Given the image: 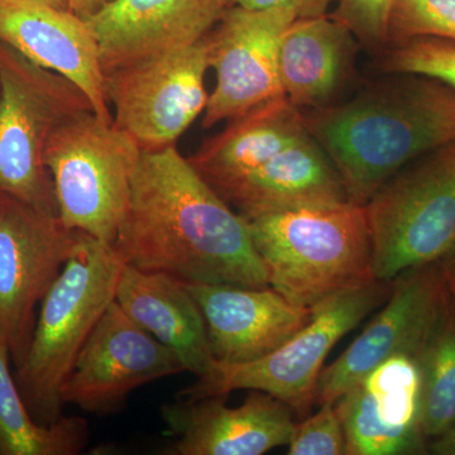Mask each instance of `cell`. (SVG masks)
<instances>
[{"label": "cell", "instance_id": "cell-1", "mask_svg": "<svg viewBox=\"0 0 455 455\" xmlns=\"http://www.w3.org/2000/svg\"><path fill=\"white\" fill-rule=\"evenodd\" d=\"M113 247L125 265L185 283L269 286L247 220L176 145L142 151Z\"/></svg>", "mask_w": 455, "mask_h": 455}, {"label": "cell", "instance_id": "cell-2", "mask_svg": "<svg viewBox=\"0 0 455 455\" xmlns=\"http://www.w3.org/2000/svg\"><path fill=\"white\" fill-rule=\"evenodd\" d=\"M304 114L349 202L362 206L406 164L455 142V89L423 75Z\"/></svg>", "mask_w": 455, "mask_h": 455}, {"label": "cell", "instance_id": "cell-3", "mask_svg": "<svg viewBox=\"0 0 455 455\" xmlns=\"http://www.w3.org/2000/svg\"><path fill=\"white\" fill-rule=\"evenodd\" d=\"M244 220L269 286L293 304L313 309L377 281L364 206H298Z\"/></svg>", "mask_w": 455, "mask_h": 455}, {"label": "cell", "instance_id": "cell-4", "mask_svg": "<svg viewBox=\"0 0 455 455\" xmlns=\"http://www.w3.org/2000/svg\"><path fill=\"white\" fill-rule=\"evenodd\" d=\"M123 266L113 244L82 233L41 301L31 343L14 376L37 423L52 425L64 418L62 386L99 320L116 301Z\"/></svg>", "mask_w": 455, "mask_h": 455}, {"label": "cell", "instance_id": "cell-5", "mask_svg": "<svg viewBox=\"0 0 455 455\" xmlns=\"http://www.w3.org/2000/svg\"><path fill=\"white\" fill-rule=\"evenodd\" d=\"M140 156L142 148L133 137L92 110L60 125L47 143L44 164L61 223L114 244Z\"/></svg>", "mask_w": 455, "mask_h": 455}, {"label": "cell", "instance_id": "cell-6", "mask_svg": "<svg viewBox=\"0 0 455 455\" xmlns=\"http://www.w3.org/2000/svg\"><path fill=\"white\" fill-rule=\"evenodd\" d=\"M88 110L70 80L0 42V191L59 215L44 151L60 125Z\"/></svg>", "mask_w": 455, "mask_h": 455}, {"label": "cell", "instance_id": "cell-7", "mask_svg": "<svg viewBox=\"0 0 455 455\" xmlns=\"http://www.w3.org/2000/svg\"><path fill=\"white\" fill-rule=\"evenodd\" d=\"M392 281L339 293L311 309L309 322L274 352L247 363L215 362L209 376L180 392L181 400L227 396L238 390L262 391L286 403L300 418L315 405L320 374L329 353L341 338L381 307L391 295Z\"/></svg>", "mask_w": 455, "mask_h": 455}, {"label": "cell", "instance_id": "cell-8", "mask_svg": "<svg viewBox=\"0 0 455 455\" xmlns=\"http://www.w3.org/2000/svg\"><path fill=\"white\" fill-rule=\"evenodd\" d=\"M363 206L377 281L438 262L455 243V142L406 164Z\"/></svg>", "mask_w": 455, "mask_h": 455}, {"label": "cell", "instance_id": "cell-9", "mask_svg": "<svg viewBox=\"0 0 455 455\" xmlns=\"http://www.w3.org/2000/svg\"><path fill=\"white\" fill-rule=\"evenodd\" d=\"M209 68L205 37L106 75L114 124L133 137L142 151L175 146L205 112Z\"/></svg>", "mask_w": 455, "mask_h": 455}, {"label": "cell", "instance_id": "cell-10", "mask_svg": "<svg viewBox=\"0 0 455 455\" xmlns=\"http://www.w3.org/2000/svg\"><path fill=\"white\" fill-rule=\"evenodd\" d=\"M82 232L59 215L0 191V333L16 368L35 331V310L70 259Z\"/></svg>", "mask_w": 455, "mask_h": 455}, {"label": "cell", "instance_id": "cell-11", "mask_svg": "<svg viewBox=\"0 0 455 455\" xmlns=\"http://www.w3.org/2000/svg\"><path fill=\"white\" fill-rule=\"evenodd\" d=\"M291 8L247 9L232 5L206 36L209 66L217 84L209 94L203 128L209 130L253 108L284 97L280 44L296 20Z\"/></svg>", "mask_w": 455, "mask_h": 455}, {"label": "cell", "instance_id": "cell-12", "mask_svg": "<svg viewBox=\"0 0 455 455\" xmlns=\"http://www.w3.org/2000/svg\"><path fill=\"white\" fill-rule=\"evenodd\" d=\"M187 372L179 355L114 301L99 320L61 388V401L92 414H112L139 387Z\"/></svg>", "mask_w": 455, "mask_h": 455}, {"label": "cell", "instance_id": "cell-13", "mask_svg": "<svg viewBox=\"0 0 455 455\" xmlns=\"http://www.w3.org/2000/svg\"><path fill=\"white\" fill-rule=\"evenodd\" d=\"M424 347L391 355L335 401L346 433L347 455L427 453Z\"/></svg>", "mask_w": 455, "mask_h": 455}, {"label": "cell", "instance_id": "cell-14", "mask_svg": "<svg viewBox=\"0 0 455 455\" xmlns=\"http://www.w3.org/2000/svg\"><path fill=\"white\" fill-rule=\"evenodd\" d=\"M392 283L391 295L382 309L348 348L323 370L315 405L335 403L381 362L427 343L449 293L439 263L407 269Z\"/></svg>", "mask_w": 455, "mask_h": 455}, {"label": "cell", "instance_id": "cell-15", "mask_svg": "<svg viewBox=\"0 0 455 455\" xmlns=\"http://www.w3.org/2000/svg\"><path fill=\"white\" fill-rule=\"evenodd\" d=\"M235 0H112L85 18L108 75L202 41Z\"/></svg>", "mask_w": 455, "mask_h": 455}, {"label": "cell", "instance_id": "cell-16", "mask_svg": "<svg viewBox=\"0 0 455 455\" xmlns=\"http://www.w3.org/2000/svg\"><path fill=\"white\" fill-rule=\"evenodd\" d=\"M227 396L178 400L161 407L170 455H262L287 445L295 421L292 410L262 391H251L241 406Z\"/></svg>", "mask_w": 455, "mask_h": 455}, {"label": "cell", "instance_id": "cell-17", "mask_svg": "<svg viewBox=\"0 0 455 455\" xmlns=\"http://www.w3.org/2000/svg\"><path fill=\"white\" fill-rule=\"evenodd\" d=\"M0 42L42 68L70 80L99 118L113 122L97 38L70 9L38 0L0 3Z\"/></svg>", "mask_w": 455, "mask_h": 455}, {"label": "cell", "instance_id": "cell-18", "mask_svg": "<svg viewBox=\"0 0 455 455\" xmlns=\"http://www.w3.org/2000/svg\"><path fill=\"white\" fill-rule=\"evenodd\" d=\"M205 322L215 361L236 364L274 352L309 322L311 309L267 287L187 283Z\"/></svg>", "mask_w": 455, "mask_h": 455}, {"label": "cell", "instance_id": "cell-19", "mask_svg": "<svg viewBox=\"0 0 455 455\" xmlns=\"http://www.w3.org/2000/svg\"><path fill=\"white\" fill-rule=\"evenodd\" d=\"M116 301L132 320L172 349L187 372L196 374L197 379L212 372L217 361L205 322L185 281L124 263L116 284Z\"/></svg>", "mask_w": 455, "mask_h": 455}, {"label": "cell", "instance_id": "cell-20", "mask_svg": "<svg viewBox=\"0 0 455 455\" xmlns=\"http://www.w3.org/2000/svg\"><path fill=\"white\" fill-rule=\"evenodd\" d=\"M215 191L243 218L349 202L333 163L311 133L259 169Z\"/></svg>", "mask_w": 455, "mask_h": 455}, {"label": "cell", "instance_id": "cell-21", "mask_svg": "<svg viewBox=\"0 0 455 455\" xmlns=\"http://www.w3.org/2000/svg\"><path fill=\"white\" fill-rule=\"evenodd\" d=\"M309 136L304 112L281 97L228 121L188 160L218 190Z\"/></svg>", "mask_w": 455, "mask_h": 455}, {"label": "cell", "instance_id": "cell-22", "mask_svg": "<svg viewBox=\"0 0 455 455\" xmlns=\"http://www.w3.org/2000/svg\"><path fill=\"white\" fill-rule=\"evenodd\" d=\"M355 35L331 14L296 18L280 44L284 97L299 109L331 106L355 55Z\"/></svg>", "mask_w": 455, "mask_h": 455}, {"label": "cell", "instance_id": "cell-23", "mask_svg": "<svg viewBox=\"0 0 455 455\" xmlns=\"http://www.w3.org/2000/svg\"><path fill=\"white\" fill-rule=\"evenodd\" d=\"M11 350L0 333V455H75L88 444L89 427L77 416L42 425L27 407L11 371Z\"/></svg>", "mask_w": 455, "mask_h": 455}, {"label": "cell", "instance_id": "cell-24", "mask_svg": "<svg viewBox=\"0 0 455 455\" xmlns=\"http://www.w3.org/2000/svg\"><path fill=\"white\" fill-rule=\"evenodd\" d=\"M421 368L423 431L430 444L455 421V299L451 293L425 343Z\"/></svg>", "mask_w": 455, "mask_h": 455}, {"label": "cell", "instance_id": "cell-25", "mask_svg": "<svg viewBox=\"0 0 455 455\" xmlns=\"http://www.w3.org/2000/svg\"><path fill=\"white\" fill-rule=\"evenodd\" d=\"M383 68L392 74L423 75L455 89V42L412 37L387 46Z\"/></svg>", "mask_w": 455, "mask_h": 455}, {"label": "cell", "instance_id": "cell-26", "mask_svg": "<svg viewBox=\"0 0 455 455\" xmlns=\"http://www.w3.org/2000/svg\"><path fill=\"white\" fill-rule=\"evenodd\" d=\"M412 37L455 42V0H392L388 44Z\"/></svg>", "mask_w": 455, "mask_h": 455}, {"label": "cell", "instance_id": "cell-27", "mask_svg": "<svg viewBox=\"0 0 455 455\" xmlns=\"http://www.w3.org/2000/svg\"><path fill=\"white\" fill-rule=\"evenodd\" d=\"M319 407L315 414L295 424L286 454L347 455L346 433L334 403Z\"/></svg>", "mask_w": 455, "mask_h": 455}, {"label": "cell", "instance_id": "cell-28", "mask_svg": "<svg viewBox=\"0 0 455 455\" xmlns=\"http://www.w3.org/2000/svg\"><path fill=\"white\" fill-rule=\"evenodd\" d=\"M392 0H338L331 14L368 49H382L388 44Z\"/></svg>", "mask_w": 455, "mask_h": 455}, {"label": "cell", "instance_id": "cell-29", "mask_svg": "<svg viewBox=\"0 0 455 455\" xmlns=\"http://www.w3.org/2000/svg\"><path fill=\"white\" fill-rule=\"evenodd\" d=\"M334 0H235V4L247 9L291 8L298 18L325 16Z\"/></svg>", "mask_w": 455, "mask_h": 455}, {"label": "cell", "instance_id": "cell-30", "mask_svg": "<svg viewBox=\"0 0 455 455\" xmlns=\"http://www.w3.org/2000/svg\"><path fill=\"white\" fill-rule=\"evenodd\" d=\"M440 271L444 277L449 293L455 299V243L444 256L438 260Z\"/></svg>", "mask_w": 455, "mask_h": 455}, {"label": "cell", "instance_id": "cell-31", "mask_svg": "<svg viewBox=\"0 0 455 455\" xmlns=\"http://www.w3.org/2000/svg\"><path fill=\"white\" fill-rule=\"evenodd\" d=\"M427 451L438 455H455V421L448 431L430 443Z\"/></svg>", "mask_w": 455, "mask_h": 455}, {"label": "cell", "instance_id": "cell-32", "mask_svg": "<svg viewBox=\"0 0 455 455\" xmlns=\"http://www.w3.org/2000/svg\"><path fill=\"white\" fill-rule=\"evenodd\" d=\"M112 0H68V8L85 20L97 13L101 8L106 7Z\"/></svg>", "mask_w": 455, "mask_h": 455}, {"label": "cell", "instance_id": "cell-33", "mask_svg": "<svg viewBox=\"0 0 455 455\" xmlns=\"http://www.w3.org/2000/svg\"><path fill=\"white\" fill-rule=\"evenodd\" d=\"M2 2H9V0H0V3ZM38 2L47 3V4L59 8L70 9L68 8V0H38Z\"/></svg>", "mask_w": 455, "mask_h": 455}]
</instances>
